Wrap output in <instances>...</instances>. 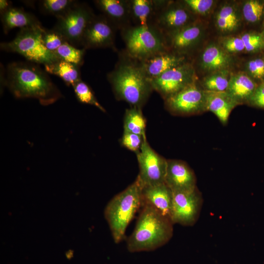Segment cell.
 <instances>
[{"label": "cell", "mask_w": 264, "mask_h": 264, "mask_svg": "<svg viewBox=\"0 0 264 264\" xmlns=\"http://www.w3.org/2000/svg\"><path fill=\"white\" fill-rule=\"evenodd\" d=\"M131 20L135 25L148 26L152 25L157 11L159 0H129Z\"/></svg>", "instance_id": "7402d4cb"}, {"label": "cell", "mask_w": 264, "mask_h": 264, "mask_svg": "<svg viewBox=\"0 0 264 264\" xmlns=\"http://www.w3.org/2000/svg\"><path fill=\"white\" fill-rule=\"evenodd\" d=\"M206 91L196 82L174 96L164 100L166 109L176 115L199 114L207 110Z\"/></svg>", "instance_id": "9c48e42d"}, {"label": "cell", "mask_w": 264, "mask_h": 264, "mask_svg": "<svg viewBox=\"0 0 264 264\" xmlns=\"http://www.w3.org/2000/svg\"><path fill=\"white\" fill-rule=\"evenodd\" d=\"M216 20L218 28L224 32L235 30L240 24L239 18L235 8L228 4L220 8L217 14Z\"/></svg>", "instance_id": "484cf974"}, {"label": "cell", "mask_w": 264, "mask_h": 264, "mask_svg": "<svg viewBox=\"0 0 264 264\" xmlns=\"http://www.w3.org/2000/svg\"><path fill=\"white\" fill-rule=\"evenodd\" d=\"M249 104L257 108L264 109V83L258 85Z\"/></svg>", "instance_id": "74e56055"}, {"label": "cell", "mask_w": 264, "mask_h": 264, "mask_svg": "<svg viewBox=\"0 0 264 264\" xmlns=\"http://www.w3.org/2000/svg\"><path fill=\"white\" fill-rule=\"evenodd\" d=\"M107 78L116 99L128 103L131 107L141 109L154 90L139 62L125 52L120 55Z\"/></svg>", "instance_id": "7a4b0ae2"}, {"label": "cell", "mask_w": 264, "mask_h": 264, "mask_svg": "<svg viewBox=\"0 0 264 264\" xmlns=\"http://www.w3.org/2000/svg\"><path fill=\"white\" fill-rule=\"evenodd\" d=\"M121 33L125 44V53L137 61L168 50L164 34L152 24L131 25L121 30Z\"/></svg>", "instance_id": "5b68a950"}, {"label": "cell", "mask_w": 264, "mask_h": 264, "mask_svg": "<svg viewBox=\"0 0 264 264\" xmlns=\"http://www.w3.org/2000/svg\"><path fill=\"white\" fill-rule=\"evenodd\" d=\"M231 62L230 56L215 44L207 46L201 56V65L208 71L225 70L230 65Z\"/></svg>", "instance_id": "603a6c76"}, {"label": "cell", "mask_w": 264, "mask_h": 264, "mask_svg": "<svg viewBox=\"0 0 264 264\" xmlns=\"http://www.w3.org/2000/svg\"><path fill=\"white\" fill-rule=\"evenodd\" d=\"M134 229L127 240L131 252L148 251L163 246L172 238L173 223L155 209L143 205Z\"/></svg>", "instance_id": "3957f363"}, {"label": "cell", "mask_w": 264, "mask_h": 264, "mask_svg": "<svg viewBox=\"0 0 264 264\" xmlns=\"http://www.w3.org/2000/svg\"><path fill=\"white\" fill-rule=\"evenodd\" d=\"M94 1L96 7L116 29L122 30L131 26L129 0H97Z\"/></svg>", "instance_id": "e0dca14e"}, {"label": "cell", "mask_w": 264, "mask_h": 264, "mask_svg": "<svg viewBox=\"0 0 264 264\" xmlns=\"http://www.w3.org/2000/svg\"><path fill=\"white\" fill-rule=\"evenodd\" d=\"M44 29L42 25L22 28L13 40L0 43V49L18 53L38 65L52 64L60 59L45 46L42 38Z\"/></svg>", "instance_id": "8992f818"}, {"label": "cell", "mask_w": 264, "mask_h": 264, "mask_svg": "<svg viewBox=\"0 0 264 264\" xmlns=\"http://www.w3.org/2000/svg\"><path fill=\"white\" fill-rule=\"evenodd\" d=\"M42 38L45 46L53 52L66 42L63 36L53 28L48 29L44 28Z\"/></svg>", "instance_id": "d6a6232c"}, {"label": "cell", "mask_w": 264, "mask_h": 264, "mask_svg": "<svg viewBox=\"0 0 264 264\" xmlns=\"http://www.w3.org/2000/svg\"><path fill=\"white\" fill-rule=\"evenodd\" d=\"M192 19L190 11L185 5L159 0L152 25L166 35L192 23Z\"/></svg>", "instance_id": "7c38bea8"}, {"label": "cell", "mask_w": 264, "mask_h": 264, "mask_svg": "<svg viewBox=\"0 0 264 264\" xmlns=\"http://www.w3.org/2000/svg\"><path fill=\"white\" fill-rule=\"evenodd\" d=\"M95 15L87 4L77 1L65 14L57 19L53 28L70 44L76 47L82 46L84 32Z\"/></svg>", "instance_id": "52a82bcc"}, {"label": "cell", "mask_w": 264, "mask_h": 264, "mask_svg": "<svg viewBox=\"0 0 264 264\" xmlns=\"http://www.w3.org/2000/svg\"><path fill=\"white\" fill-rule=\"evenodd\" d=\"M85 51V48H78L66 42L54 53L60 59L80 66L84 62Z\"/></svg>", "instance_id": "f1b7e54d"}, {"label": "cell", "mask_w": 264, "mask_h": 264, "mask_svg": "<svg viewBox=\"0 0 264 264\" xmlns=\"http://www.w3.org/2000/svg\"><path fill=\"white\" fill-rule=\"evenodd\" d=\"M5 86L16 98L36 99L44 106L52 104L63 97L47 73L30 62L8 64Z\"/></svg>", "instance_id": "6da1fadb"}, {"label": "cell", "mask_w": 264, "mask_h": 264, "mask_svg": "<svg viewBox=\"0 0 264 264\" xmlns=\"http://www.w3.org/2000/svg\"><path fill=\"white\" fill-rule=\"evenodd\" d=\"M223 46L228 52H238L245 50L243 42L241 37H232L224 41Z\"/></svg>", "instance_id": "8d00e7d4"}, {"label": "cell", "mask_w": 264, "mask_h": 264, "mask_svg": "<svg viewBox=\"0 0 264 264\" xmlns=\"http://www.w3.org/2000/svg\"><path fill=\"white\" fill-rule=\"evenodd\" d=\"M142 185L135 180L115 196L106 206L104 215L115 243L124 238L126 228L135 214L142 207Z\"/></svg>", "instance_id": "277c9868"}, {"label": "cell", "mask_w": 264, "mask_h": 264, "mask_svg": "<svg viewBox=\"0 0 264 264\" xmlns=\"http://www.w3.org/2000/svg\"><path fill=\"white\" fill-rule=\"evenodd\" d=\"M141 197L142 206H150L171 220L173 192L165 182L142 186Z\"/></svg>", "instance_id": "9a60e30c"}, {"label": "cell", "mask_w": 264, "mask_h": 264, "mask_svg": "<svg viewBox=\"0 0 264 264\" xmlns=\"http://www.w3.org/2000/svg\"><path fill=\"white\" fill-rule=\"evenodd\" d=\"M248 75L258 85L264 83V57L249 60L246 64Z\"/></svg>", "instance_id": "1f68e13d"}, {"label": "cell", "mask_w": 264, "mask_h": 264, "mask_svg": "<svg viewBox=\"0 0 264 264\" xmlns=\"http://www.w3.org/2000/svg\"><path fill=\"white\" fill-rule=\"evenodd\" d=\"M230 78L227 70L218 71L204 79L202 84L203 89L209 92H225Z\"/></svg>", "instance_id": "83f0119b"}, {"label": "cell", "mask_w": 264, "mask_h": 264, "mask_svg": "<svg viewBox=\"0 0 264 264\" xmlns=\"http://www.w3.org/2000/svg\"><path fill=\"white\" fill-rule=\"evenodd\" d=\"M261 33V34L262 35L263 37L264 38V29H263V31H262V32Z\"/></svg>", "instance_id": "ab89813d"}, {"label": "cell", "mask_w": 264, "mask_h": 264, "mask_svg": "<svg viewBox=\"0 0 264 264\" xmlns=\"http://www.w3.org/2000/svg\"><path fill=\"white\" fill-rule=\"evenodd\" d=\"M258 86L248 74L241 73L230 77L225 92L238 105L249 103Z\"/></svg>", "instance_id": "d6986e66"}, {"label": "cell", "mask_w": 264, "mask_h": 264, "mask_svg": "<svg viewBox=\"0 0 264 264\" xmlns=\"http://www.w3.org/2000/svg\"><path fill=\"white\" fill-rule=\"evenodd\" d=\"M171 220L173 224L192 226L198 219L203 199L197 187L187 191L173 192Z\"/></svg>", "instance_id": "8fae6325"}, {"label": "cell", "mask_w": 264, "mask_h": 264, "mask_svg": "<svg viewBox=\"0 0 264 264\" xmlns=\"http://www.w3.org/2000/svg\"><path fill=\"white\" fill-rule=\"evenodd\" d=\"M146 121L141 108L131 107L126 109L124 117V132L146 137Z\"/></svg>", "instance_id": "d4e9b609"}, {"label": "cell", "mask_w": 264, "mask_h": 264, "mask_svg": "<svg viewBox=\"0 0 264 264\" xmlns=\"http://www.w3.org/2000/svg\"><path fill=\"white\" fill-rule=\"evenodd\" d=\"M194 69L189 63L172 68L150 81L154 90L165 100L195 82Z\"/></svg>", "instance_id": "30bf717a"}, {"label": "cell", "mask_w": 264, "mask_h": 264, "mask_svg": "<svg viewBox=\"0 0 264 264\" xmlns=\"http://www.w3.org/2000/svg\"><path fill=\"white\" fill-rule=\"evenodd\" d=\"M245 50L248 52L255 53L264 49V38L261 33H246L241 36Z\"/></svg>", "instance_id": "836d02e7"}, {"label": "cell", "mask_w": 264, "mask_h": 264, "mask_svg": "<svg viewBox=\"0 0 264 264\" xmlns=\"http://www.w3.org/2000/svg\"><path fill=\"white\" fill-rule=\"evenodd\" d=\"M136 154L139 168L137 177L142 186L164 183L167 160L150 146L147 138Z\"/></svg>", "instance_id": "ba28073f"}, {"label": "cell", "mask_w": 264, "mask_h": 264, "mask_svg": "<svg viewBox=\"0 0 264 264\" xmlns=\"http://www.w3.org/2000/svg\"><path fill=\"white\" fill-rule=\"evenodd\" d=\"M201 34L200 27L193 23L165 35L169 50L183 55L198 41Z\"/></svg>", "instance_id": "ac0fdd59"}, {"label": "cell", "mask_w": 264, "mask_h": 264, "mask_svg": "<svg viewBox=\"0 0 264 264\" xmlns=\"http://www.w3.org/2000/svg\"><path fill=\"white\" fill-rule=\"evenodd\" d=\"M206 96L207 110L213 112L222 125H226L231 111L238 104L225 91H206Z\"/></svg>", "instance_id": "44dd1931"}, {"label": "cell", "mask_w": 264, "mask_h": 264, "mask_svg": "<svg viewBox=\"0 0 264 264\" xmlns=\"http://www.w3.org/2000/svg\"><path fill=\"white\" fill-rule=\"evenodd\" d=\"M116 30L103 14L95 15L84 32L81 45L85 49L113 47Z\"/></svg>", "instance_id": "4fadbf2b"}, {"label": "cell", "mask_w": 264, "mask_h": 264, "mask_svg": "<svg viewBox=\"0 0 264 264\" xmlns=\"http://www.w3.org/2000/svg\"><path fill=\"white\" fill-rule=\"evenodd\" d=\"M0 20L4 34L16 27L21 29L42 25L36 17L22 8L11 7L0 14Z\"/></svg>", "instance_id": "ffe728a7"}, {"label": "cell", "mask_w": 264, "mask_h": 264, "mask_svg": "<svg viewBox=\"0 0 264 264\" xmlns=\"http://www.w3.org/2000/svg\"><path fill=\"white\" fill-rule=\"evenodd\" d=\"M12 7L11 1L7 0H0V14L4 12L10 8Z\"/></svg>", "instance_id": "f35d334b"}, {"label": "cell", "mask_w": 264, "mask_h": 264, "mask_svg": "<svg viewBox=\"0 0 264 264\" xmlns=\"http://www.w3.org/2000/svg\"><path fill=\"white\" fill-rule=\"evenodd\" d=\"M242 14L245 21L249 23L260 22L264 18V1H246L243 5Z\"/></svg>", "instance_id": "4dcf8cb0"}, {"label": "cell", "mask_w": 264, "mask_h": 264, "mask_svg": "<svg viewBox=\"0 0 264 264\" xmlns=\"http://www.w3.org/2000/svg\"><path fill=\"white\" fill-rule=\"evenodd\" d=\"M138 62L150 81L172 68L187 63L186 58L184 55L169 50Z\"/></svg>", "instance_id": "2e32d148"}, {"label": "cell", "mask_w": 264, "mask_h": 264, "mask_svg": "<svg viewBox=\"0 0 264 264\" xmlns=\"http://www.w3.org/2000/svg\"><path fill=\"white\" fill-rule=\"evenodd\" d=\"M145 138L140 135L124 132L120 142L124 147L136 153L140 149Z\"/></svg>", "instance_id": "e575fe53"}, {"label": "cell", "mask_w": 264, "mask_h": 264, "mask_svg": "<svg viewBox=\"0 0 264 264\" xmlns=\"http://www.w3.org/2000/svg\"><path fill=\"white\" fill-rule=\"evenodd\" d=\"M183 2L190 11L198 14H204L211 9L214 1L212 0H185Z\"/></svg>", "instance_id": "d590c367"}, {"label": "cell", "mask_w": 264, "mask_h": 264, "mask_svg": "<svg viewBox=\"0 0 264 264\" xmlns=\"http://www.w3.org/2000/svg\"><path fill=\"white\" fill-rule=\"evenodd\" d=\"M165 183L173 192L190 191L197 187L193 170L180 160H167Z\"/></svg>", "instance_id": "5bb4252c"}, {"label": "cell", "mask_w": 264, "mask_h": 264, "mask_svg": "<svg viewBox=\"0 0 264 264\" xmlns=\"http://www.w3.org/2000/svg\"><path fill=\"white\" fill-rule=\"evenodd\" d=\"M73 88L77 100L81 103L94 106L103 112L105 109L98 102L91 88L82 80L76 83Z\"/></svg>", "instance_id": "f546056e"}, {"label": "cell", "mask_w": 264, "mask_h": 264, "mask_svg": "<svg viewBox=\"0 0 264 264\" xmlns=\"http://www.w3.org/2000/svg\"><path fill=\"white\" fill-rule=\"evenodd\" d=\"M77 1L73 0H44L39 2L40 11L44 14L59 18L68 11Z\"/></svg>", "instance_id": "4316f807"}, {"label": "cell", "mask_w": 264, "mask_h": 264, "mask_svg": "<svg viewBox=\"0 0 264 264\" xmlns=\"http://www.w3.org/2000/svg\"><path fill=\"white\" fill-rule=\"evenodd\" d=\"M80 66L62 60L44 66V70L61 78L67 86H73L81 80Z\"/></svg>", "instance_id": "cb8c5ba5"}]
</instances>
